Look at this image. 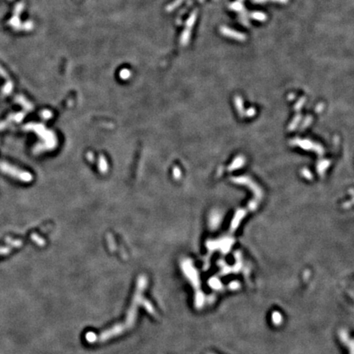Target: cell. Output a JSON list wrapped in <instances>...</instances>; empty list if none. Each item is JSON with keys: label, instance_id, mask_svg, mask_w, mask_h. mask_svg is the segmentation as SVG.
<instances>
[{"label": "cell", "instance_id": "obj_1", "mask_svg": "<svg viewBox=\"0 0 354 354\" xmlns=\"http://www.w3.org/2000/svg\"><path fill=\"white\" fill-rule=\"evenodd\" d=\"M220 31H221V33H222L223 35H226V36H229V37L235 38V39H236V40H245V35H244L239 33V32H236V31H232V30H230V29L226 28V27H221V28H220Z\"/></svg>", "mask_w": 354, "mask_h": 354}, {"label": "cell", "instance_id": "obj_2", "mask_svg": "<svg viewBox=\"0 0 354 354\" xmlns=\"http://www.w3.org/2000/svg\"><path fill=\"white\" fill-rule=\"evenodd\" d=\"M252 17L253 18L257 19V20H259V21H265L266 19V15H264L263 13H261V12H253Z\"/></svg>", "mask_w": 354, "mask_h": 354}, {"label": "cell", "instance_id": "obj_3", "mask_svg": "<svg viewBox=\"0 0 354 354\" xmlns=\"http://www.w3.org/2000/svg\"><path fill=\"white\" fill-rule=\"evenodd\" d=\"M288 0H253V2H280V3H285L288 2Z\"/></svg>", "mask_w": 354, "mask_h": 354}]
</instances>
